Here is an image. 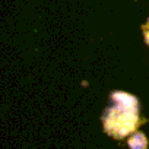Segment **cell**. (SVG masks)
Segmentation results:
<instances>
[{
    "mask_svg": "<svg viewBox=\"0 0 149 149\" xmlns=\"http://www.w3.org/2000/svg\"><path fill=\"white\" fill-rule=\"evenodd\" d=\"M102 123L107 134L117 140L134 133L142 123L136 97L123 91L113 92L110 97V107L104 111Z\"/></svg>",
    "mask_w": 149,
    "mask_h": 149,
    "instance_id": "1",
    "label": "cell"
},
{
    "mask_svg": "<svg viewBox=\"0 0 149 149\" xmlns=\"http://www.w3.org/2000/svg\"><path fill=\"white\" fill-rule=\"evenodd\" d=\"M127 145L130 149H148V139L142 132H136L129 136Z\"/></svg>",
    "mask_w": 149,
    "mask_h": 149,
    "instance_id": "2",
    "label": "cell"
},
{
    "mask_svg": "<svg viewBox=\"0 0 149 149\" xmlns=\"http://www.w3.org/2000/svg\"><path fill=\"white\" fill-rule=\"evenodd\" d=\"M142 31H143V37H145V41H146V44L149 45V19H148V22L142 26Z\"/></svg>",
    "mask_w": 149,
    "mask_h": 149,
    "instance_id": "3",
    "label": "cell"
}]
</instances>
